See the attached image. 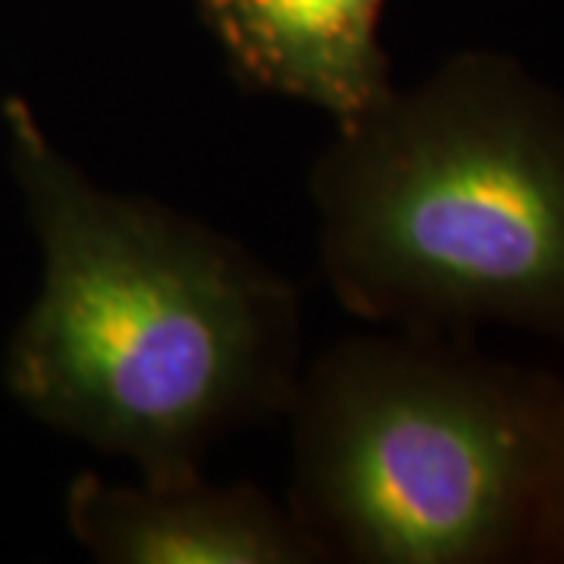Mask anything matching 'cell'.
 Listing matches in <instances>:
<instances>
[{"instance_id":"6da1fadb","label":"cell","mask_w":564,"mask_h":564,"mask_svg":"<svg viewBox=\"0 0 564 564\" xmlns=\"http://www.w3.org/2000/svg\"><path fill=\"white\" fill-rule=\"evenodd\" d=\"M0 113L44 251L39 299L7 345L10 395L144 484L202 474L223 433L289 411L292 285L210 226L95 185L17 95Z\"/></svg>"},{"instance_id":"7a4b0ae2","label":"cell","mask_w":564,"mask_h":564,"mask_svg":"<svg viewBox=\"0 0 564 564\" xmlns=\"http://www.w3.org/2000/svg\"><path fill=\"white\" fill-rule=\"evenodd\" d=\"M321 263L348 314L564 343V95L464 51L343 122L311 170Z\"/></svg>"},{"instance_id":"3957f363","label":"cell","mask_w":564,"mask_h":564,"mask_svg":"<svg viewBox=\"0 0 564 564\" xmlns=\"http://www.w3.org/2000/svg\"><path fill=\"white\" fill-rule=\"evenodd\" d=\"M558 386L462 333L345 339L289 402V508L326 562L533 558Z\"/></svg>"},{"instance_id":"277c9868","label":"cell","mask_w":564,"mask_h":564,"mask_svg":"<svg viewBox=\"0 0 564 564\" xmlns=\"http://www.w3.org/2000/svg\"><path fill=\"white\" fill-rule=\"evenodd\" d=\"M66 518L73 536L107 564L326 562L289 505L248 484H207L202 474L139 486L79 474L66 496Z\"/></svg>"},{"instance_id":"5b68a950","label":"cell","mask_w":564,"mask_h":564,"mask_svg":"<svg viewBox=\"0 0 564 564\" xmlns=\"http://www.w3.org/2000/svg\"><path fill=\"white\" fill-rule=\"evenodd\" d=\"M198 10L245 88L321 107L336 126L395 88L377 35L383 0H198Z\"/></svg>"},{"instance_id":"8992f818","label":"cell","mask_w":564,"mask_h":564,"mask_svg":"<svg viewBox=\"0 0 564 564\" xmlns=\"http://www.w3.org/2000/svg\"><path fill=\"white\" fill-rule=\"evenodd\" d=\"M533 558L564 564V377L558 386V399H555L552 430H549L543 492H540L536 533H533Z\"/></svg>"}]
</instances>
